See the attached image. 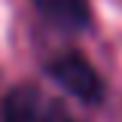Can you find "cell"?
Here are the masks:
<instances>
[{"label": "cell", "mask_w": 122, "mask_h": 122, "mask_svg": "<svg viewBox=\"0 0 122 122\" xmlns=\"http://www.w3.org/2000/svg\"><path fill=\"white\" fill-rule=\"evenodd\" d=\"M49 73H52V79L61 89L76 95L79 101H86V104H98L101 101V92H104L101 76L95 73V67L82 55H61V58H55L49 64Z\"/></svg>", "instance_id": "obj_2"}, {"label": "cell", "mask_w": 122, "mask_h": 122, "mask_svg": "<svg viewBox=\"0 0 122 122\" xmlns=\"http://www.w3.org/2000/svg\"><path fill=\"white\" fill-rule=\"evenodd\" d=\"M3 122H73L61 101L34 86H15L0 107Z\"/></svg>", "instance_id": "obj_1"}, {"label": "cell", "mask_w": 122, "mask_h": 122, "mask_svg": "<svg viewBox=\"0 0 122 122\" xmlns=\"http://www.w3.org/2000/svg\"><path fill=\"white\" fill-rule=\"evenodd\" d=\"M40 6V12L49 15L52 21H58L64 28H82L89 21L86 0H34Z\"/></svg>", "instance_id": "obj_3"}]
</instances>
